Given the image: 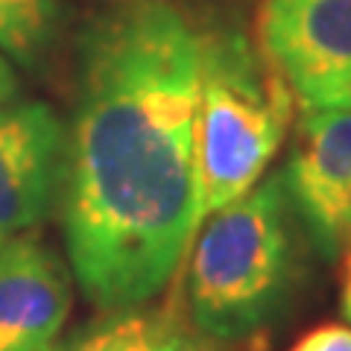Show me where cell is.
<instances>
[{
  "instance_id": "5b68a950",
  "label": "cell",
  "mask_w": 351,
  "mask_h": 351,
  "mask_svg": "<svg viewBox=\"0 0 351 351\" xmlns=\"http://www.w3.org/2000/svg\"><path fill=\"white\" fill-rule=\"evenodd\" d=\"M281 182L313 249L337 261L351 243V108L302 112Z\"/></svg>"
},
{
  "instance_id": "8992f818",
  "label": "cell",
  "mask_w": 351,
  "mask_h": 351,
  "mask_svg": "<svg viewBox=\"0 0 351 351\" xmlns=\"http://www.w3.org/2000/svg\"><path fill=\"white\" fill-rule=\"evenodd\" d=\"M68 126L41 100L0 108V246L50 217L64 182Z\"/></svg>"
},
{
  "instance_id": "7c38bea8",
  "label": "cell",
  "mask_w": 351,
  "mask_h": 351,
  "mask_svg": "<svg viewBox=\"0 0 351 351\" xmlns=\"http://www.w3.org/2000/svg\"><path fill=\"white\" fill-rule=\"evenodd\" d=\"M339 258H343V313L351 322V243L346 246V252Z\"/></svg>"
},
{
  "instance_id": "3957f363",
  "label": "cell",
  "mask_w": 351,
  "mask_h": 351,
  "mask_svg": "<svg viewBox=\"0 0 351 351\" xmlns=\"http://www.w3.org/2000/svg\"><path fill=\"white\" fill-rule=\"evenodd\" d=\"M290 114V85L249 32L237 27L202 32L196 106L202 219L261 182L284 144Z\"/></svg>"
},
{
  "instance_id": "52a82bcc",
  "label": "cell",
  "mask_w": 351,
  "mask_h": 351,
  "mask_svg": "<svg viewBox=\"0 0 351 351\" xmlns=\"http://www.w3.org/2000/svg\"><path fill=\"white\" fill-rule=\"evenodd\" d=\"M71 269L38 234L0 246V351H47L71 316Z\"/></svg>"
},
{
  "instance_id": "277c9868",
  "label": "cell",
  "mask_w": 351,
  "mask_h": 351,
  "mask_svg": "<svg viewBox=\"0 0 351 351\" xmlns=\"http://www.w3.org/2000/svg\"><path fill=\"white\" fill-rule=\"evenodd\" d=\"M258 44L302 112L351 108V0H263Z\"/></svg>"
},
{
  "instance_id": "30bf717a",
  "label": "cell",
  "mask_w": 351,
  "mask_h": 351,
  "mask_svg": "<svg viewBox=\"0 0 351 351\" xmlns=\"http://www.w3.org/2000/svg\"><path fill=\"white\" fill-rule=\"evenodd\" d=\"M293 351H351V328L322 325L307 334Z\"/></svg>"
},
{
  "instance_id": "6da1fadb",
  "label": "cell",
  "mask_w": 351,
  "mask_h": 351,
  "mask_svg": "<svg viewBox=\"0 0 351 351\" xmlns=\"http://www.w3.org/2000/svg\"><path fill=\"white\" fill-rule=\"evenodd\" d=\"M199 41L173 0H114L76 36L62 232L100 311L156 299L202 223Z\"/></svg>"
},
{
  "instance_id": "9c48e42d",
  "label": "cell",
  "mask_w": 351,
  "mask_h": 351,
  "mask_svg": "<svg viewBox=\"0 0 351 351\" xmlns=\"http://www.w3.org/2000/svg\"><path fill=\"white\" fill-rule=\"evenodd\" d=\"M62 6L56 0H0V53L38 73L56 53Z\"/></svg>"
},
{
  "instance_id": "ba28073f",
  "label": "cell",
  "mask_w": 351,
  "mask_h": 351,
  "mask_svg": "<svg viewBox=\"0 0 351 351\" xmlns=\"http://www.w3.org/2000/svg\"><path fill=\"white\" fill-rule=\"evenodd\" d=\"M47 351H219V343L196 331L179 307L144 302L103 311Z\"/></svg>"
},
{
  "instance_id": "8fae6325",
  "label": "cell",
  "mask_w": 351,
  "mask_h": 351,
  "mask_svg": "<svg viewBox=\"0 0 351 351\" xmlns=\"http://www.w3.org/2000/svg\"><path fill=\"white\" fill-rule=\"evenodd\" d=\"M21 91V82H18V73L12 71V64H9V59L0 53V108L15 103V97Z\"/></svg>"
},
{
  "instance_id": "7a4b0ae2",
  "label": "cell",
  "mask_w": 351,
  "mask_h": 351,
  "mask_svg": "<svg viewBox=\"0 0 351 351\" xmlns=\"http://www.w3.org/2000/svg\"><path fill=\"white\" fill-rule=\"evenodd\" d=\"M281 173L208 214L184 272V313L226 346L255 337L278 316L295 272V249Z\"/></svg>"
}]
</instances>
